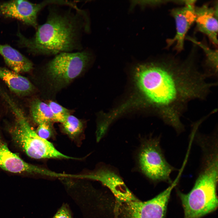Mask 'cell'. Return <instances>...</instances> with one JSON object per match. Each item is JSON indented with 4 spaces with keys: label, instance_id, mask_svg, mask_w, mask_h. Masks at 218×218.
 Instances as JSON below:
<instances>
[{
    "label": "cell",
    "instance_id": "277c9868",
    "mask_svg": "<svg viewBox=\"0 0 218 218\" xmlns=\"http://www.w3.org/2000/svg\"><path fill=\"white\" fill-rule=\"evenodd\" d=\"M16 119L12 130L14 140L27 154L35 159L55 158L78 159L63 154L47 140L39 136L30 125L24 112L15 102L8 104Z\"/></svg>",
    "mask_w": 218,
    "mask_h": 218
},
{
    "label": "cell",
    "instance_id": "5b68a950",
    "mask_svg": "<svg viewBox=\"0 0 218 218\" xmlns=\"http://www.w3.org/2000/svg\"><path fill=\"white\" fill-rule=\"evenodd\" d=\"M135 158L138 171L150 180L172 182L170 175L176 169L166 160L160 137L149 136L142 138Z\"/></svg>",
    "mask_w": 218,
    "mask_h": 218
},
{
    "label": "cell",
    "instance_id": "9a60e30c",
    "mask_svg": "<svg viewBox=\"0 0 218 218\" xmlns=\"http://www.w3.org/2000/svg\"><path fill=\"white\" fill-rule=\"evenodd\" d=\"M30 111L34 121L38 125L54 122L48 104L38 99L33 100L30 104Z\"/></svg>",
    "mask_w": 218,
    "mask_h": 218
},
{
    "label": "cell",
    "instance_id": "6da1fadb",
    "mask_svg": "<svg viewBox=\"0 0 218 218\" xmlns=\"http://www.w3.org/2000/svg\"><path fill=\"white\" fill-rule=\"evenodd\" d=\"M189 62L162 61L138 66L137 84L148 103L166 124L179 134L184 130L181 118L189 103L206 99L216 82Z\"/></svg>",
    "mask_w": 218,
    "mask_h": 218
},
{
    "label": "cell",
    "instance_id": "7a4b0ae2",
    "mask_svg": "<svg viewBox=\"0 0 218 218\" xmlns=\"http://www.w3.org/2000/svg\"><path fill=\"white\" fill-rule=\"evenodd\" d=\"M59 5L49 6L46 21L38 25L32 37L27 38L18 30L19 48L34 56H54L83 49L82 37L90 29L86 12L79 8L61 9Z\"/></svg>",
    "mask_w": 218,
    "mask_h": 218
},
{
    "label": "cell",
    "instance_id": "2e32d148",
    "mask_svg": "<svg viewBox=\"0 0 218 218\" xmlns=\"http://www.w3.org/2000/svg\"><path fill=\"white\" fill-rule=\"evenodd\" d=\"M61 124L63 131L72 140L77 139L82 132V122L73 115H69Z\"/></svg>",
    "mask_w": 218,
    "mask_h": 218
},
{
    "label": "cell",
    "instance_id": "5bb4252c",
    "mask_svg": "<svg viewBox=\"0 0 218 218\" xmlns=\"http://www.w3.org/2000/svg\"><path fill=\"white\" fill-rule=\"evenodd\" d=\"M0 55L11 70L18 73L29 72L33 68L31 61L8 44H0Z\"/></svg>",
    "mask_w": 218,
    "mask_h": 218
},
{
    "label": "cell",
    "instance_id": "e0dca14e",
    "mask_svg": "<svg viewBox=\"0 0 218 218\" xmlns=\"http://www.w3.org/2000/svg\"><path fill=\"white\" fill-rule=\"evenodd\" d=\"M48 104L53 114L54 122L62 124L70 114L68 109L55 101H50Z\"/></svg>",
    "mask_w": 218,
    "mask_h": 218
},
{
    "label": "cell",
    "instance_id": "ba28073f",
    "mask_svg": "<svg viewBox=\"0 0 218 218\" xmlns=\"http://www.w3.org/2000/svg\"><path fill=\"white\" fill-rule=\"evenodd\" d=\"M81 176V178L99 181L110 190L116 199L115 213L122 204L138 200L127 187L118 171L108 165L101 164L94 170Z\"/></svg>",
    "mask_w": 218,
    "mask_h": 218
},
{
    "label": "cell",
    "instance_id": "52a82bcc",
    "mask_svg": "<svg viewBox=\"0 0 218 218\" xmlns=\"http://www.w3.org/2000/svg\"><path fill=\"white\" fill-rule=\"evenodd\" d=\"M180 178L177 176L168 187L150 200H138L122 204L116 214L120 211L122 218H164L171 193Z\"/></svg>",
    "mask_w": 218,
    "mask_h": 218
},
{
    "label": "cell",
    "instance_id": "9c48e42d",
    "mask_svg": "<svg viewBox=\"0 0 218 218\" xmlns=\"http://www.w3.org/2000/svg\"><path fill=\"white\" fill-rule=\"evenodd\" d=\"M58 2L57 0H45L36 3L22 0L0 1V15L16 19L36 29L39 12L46 6Z\"/></svg>",
    "mask_w": 218,
    "mask_h": 218
},
{
    "label": "cell",
    "instance_id": "d6986e66",
    "mask_svg": "<svg viewBox=\"0 0 218 218\" xmlns=\"http://www.w3.org/2000/svg\"><path fill=\"white\" fill-rule=\"evenodd\" d=\"M53 218H72L70 209L66 204H63L58 209Z\"/></svg>",
    "mask_w": 218,
    "mask_h": 218
},
{
    "label": "cell",
    "instance_id": "4fadbf2b",
    "mask_svg": "<svg viewBox=\"0 0 218 218\" xmlns=\"http://www.w3.org/2000/svg\"><path fill=\"white\" fill-rule=\"evenodd\" d=\"M0 79L19 96H28L35 90L34 85L27 78L5 67H0Z\"/></svg>",
    "mask_w": 218,
    "mask_h": 218
},
{
    "label": "cell",
    "instance_id": "8992f818",
    "mask_svg": "<svg viewBox=\"0 0 218 218\" xmlns=\"http://www.w3.org/2000/svg\"><path fill=\"white\" fill-rule=\"evenodd\" d=\"M91 56L89 51L85 49L54 55L44 68L52 85L58 89L67 85L85 70Z\"/></svg>",
    "mask_w": 218,
    "mask_h": 218
},
{
    "label": "cell",
    "instance_id": "3957f363",
    "mask_svg": "<svg viewBox=\"0 0 218 218\" xmlns=\"http://www.w3.org/2000/svg\"><path fill=\"white\" fill-rule=\"evenodd\" d=\"M201 152L199 172L193 187L188 193H179L184 218H200L218 206V151L206 148Z\"/></svg>",
    "mask_w": 218,
    "mask_h": 218
},
{
    "label": "cell",
    "instance_id": "30bf717a",
    "mask_svg": "<svg viewBox=\"0 0 218 218\" xmlns=\"http://www.w3.org/2000/svg\"><path fill=\"white\" fill-rule=\"evenodd\" d=\"M195 1H185L183 7L172 10L171 13L176 23V32L173 38L167 40V47L175 44L174 48L178 52L183 48L186 35L189 29L195 22Z\"/></svg>",
    "mask_w": 218,
    "mask_h": 218
},
{
    "label": "cell",
    "instance_id": "7c38bea8",
    "mask_svg": "<svg viewBox=\"0 0 218 218\" xmlns=\"http://www.w3.org/2000/svg\"><path fill=\"white\" fill-rule=\"evenodd\" d=\"M195 22L198 30L205 34L215 45L218 44V6L204 5L195 7Z\"/></svg>",
    "mask_w": 218,
    "mask_h": 218
},
{
    "label": "cell",
    "instance_id": "8fae6325",
    "mask_svg": "<svg viewBox=\"0 0 218 218\" xmlns=\"http://www.w3.org/2000/svg\"><path fill=\"white\" fill-rule=\"evenodd\" d=\"M0 167L14 173L26 172L53 177L59 173L28 164L11 152L4 143L0 142Z\"/></svg>",
    "mask_w": 218,
    "mask_h": 218
},
{
    "label": "cell",
    "instance_id": "ac0fdd59",
    "mask_svg": "<svg viewBox=\"0 0 218 218\" xmlns=\"http://www.w3.org/2000/svg\"><path fill=\"white\" fill-rule=\"evenodd\" d=\"M52 123L47 122L38 125L36 131L38 135L42 138L46 139L50 138L53 135L54 130Z\"/></svg>",
    "mask_w": 218,
    "mask_h": 218
}]
</instances>
